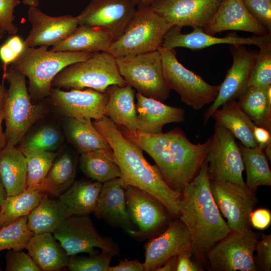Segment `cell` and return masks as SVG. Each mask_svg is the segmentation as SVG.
<instances>
[{
  "label": "cell",
  "mask_w": 271,
  "mask_h": 271,
  "mask_svg": "<svg viewBox=\"0 0 271 271\" xmlns=\"http://www.w3.org/2000/svg\"><path fill=\"white\" fill-rule=\"evenodd\" d=\"M2 269L0 268V271L2 270Z\"/></svg>",
  "instance_id": "obj_60"
},
{
  "label": "cell",
  "mask_w": 271,
  "mask_h": 271,
  "mask_svg": "<svg viewBox=\"0 0 271 271\" xmlns=\"http://www.w3.org/2000/svg\"><path fill=\"white\" fill-rule=\"evenodd\" d=\"M109 271H145V268L138 259L123 260L115 266H110Z\"/></svg>",
  "instance_id": "obj_50"
},
{
  "label": "cell",
  "mask_w": 271,
  "mask_h": 271,
  "mask_svg": "<svg viewBox=\"0 0 271 271\" xmlns=\"http://www.w3.org/2000/svg\"><path fill=\"white\" fill-rule=\"evenodd\" d=\"M144 248L145 271H156L171 257L191 249L190 234L182 221L175 217L163 232L149 239Z\"/></svg>",
  "instance_id": "obj_20"
},
{
  "label": "cell",
  "mask_w": 271,
  "mask_h": 271,
  "mask_svg": "<svg viewBox=\"0 0 271 271\" xmlns=\"http://www.w3.org/2000/svg\"><path fill=\"white\" fill-rule=\"evenodd\" d=\"M69 217L65 206L59 198L52 199L42 193L38 204L28 215L27 224L35 234L53 233Z\"/></svg>",
  "instance_id": "obj_32"
},
{
  "label": "cell",
  "mask_w": 271,
  "mask_h": 271,
  "mask_svg": "<svg viewBox=\"0 0 271 271\" xmlns=\"http://www.w3.org/2000/svg\"><path fill=\"white\" fill-rule=\"evenodd\" d=\"M64 140L61 132L52 125H44L24 137L19 148L33 150L54 151Z\"/></svg>",
  "instance_id": "obj_40"
},
{
  "label": "cell",
  "mask_w": 271,
  "mask_h": 271,
  "mask_svg": "<svg viewBox=\"0 0 271 271\" xmlns=\"http://www.w3.org/2000/svg\"><path fill=\"white\" fill-rule=\"evenodd\" d=\"M23 3L29 7H38L39 5L38 0H23Z\"/></svg>",
  "instance_id": "obj_58"
},
{
  "label": "cell",
  "mask_w": 271,
  "mask_h": 271,
  "mask_svg": "<svg viewBox=\"0 0 271 271\" xmlns=\"http://www.w3.org/2000/svg\"><path fill=\"white\" fill-rule=\"evenodd\" d=\"M126 84L119 72L115 58L106 52L94 53L86 60L67 66L52 82L54 88H90L102 92L110 85Z\"/></svg>",
  "instance_id": "obj_6"
},
{
  "label": "cell",
  "mask_w": 271,
  "mask_h": 271,
  "mask_svg": "<svg viewBox=\"0 0 271 271\" xmlns=\"http://www.w3.org/2000/svg\"><path fill=\"white\" fill-rule=\"evenodd\" d=\"M246 175V185L256 192L260 186H271V171L263 148L257 146L247 147L238 144Z\"/></svg>",
  "instance_id": "obj_36"
},
{
  "label": "cell",
  "mask_w": 271,
  "mask_h": 271,
  "mask_svg": "<svg viewBox=\"0 0 271 271\" xmlns=\"http://www.w3.org/2000/svg\"><path fill=\"white\" fill-rule=\"evenodd\" d=\"M125 201L128 215L136 228L131 236L137 239L158 236L174 218L157 198L136 187L127 185Z\"/></svg>",
  "instance_id": "obj_10"
},
{
  "label": "cell",
  "mask_w": 271,
  "mask_h": 271,
  "mask_svg": "<svg viewBox=\"0 0 271 271\" xmlns=\"http://www.w3.org/2000/svg\"><path fill=\"white\" fill-rule=\"evenodd\" d=\"M95 127L109 144L121 177L127 185L146 191L161 201L172 215L178 217L177 201L181 192L172 189L165 181L156 165L145 159L143 150L126 138L108 117L93 122Z\"/></svg>",
  "instance_id": "obj_3"
},
{
  "label": "cell",
  "mask_w": 271,
  "mask_h": 271,
  "mask_svg": "<svg viewBox=\"0 0 271 271\" xmlns=\"http://www.w3.org/2000/svg\"><path fill=\"white\" fill-rule=\"evenodd\" d=\"M91 119L65 117L63 130L68 141L80 154L97 150L112 151L106 140L96 129Z\"/></svg>",
  "instance_id": "obj_30"
},
{
  "label": "cell",
  "mask_w": 271,
  "mask_h": 271,
  "mask_svg": "<svg viewBox=\"0 0 271 271\" xmlns=\"http://www.w3.org/2000/svg\"><path fill=\"white\" fill-rule=\"evenodd\" d=\"M6 33L0 26V39H2Z\"/></svg>",
  "instance_id": "obj_59"
},
{
  "label": "cell",
  "mask_w": 271,
  "mask_h": 271,
  "mask_svg": "<svg viewBox=\"0 0 271 271\" xmlns=\"http://www.w3.org/2000/svg\"><path fill=\"white\" fill-rule=\"evenodd\" d=\"M115 59L121 76L138 93L162 102L169 98L171 90L164 77L159 50Z\"/></svg>",
  "instance_id": "obj_8"
},
{
  "label": "cell",
  "mask_w": 271,
  "mask_h": 271,
  "mask_svg": "<svg viewBox=\"0 0 271 271\" xmlns=\"http://www.w3.org/2000/svg\"><path fill=\"white\" fill-rule=\"evenodd\" d=\"M0 209H1V205H0Z\"/></svg>",
  "instance_id": "obj_61"
},
{
  "label": "cell",
  "mask_w": 271,
  "mask_h": 271,
  "mask_svg": "<svg viewBox=\"0 0 271 271\" xmlns=\"http://www.w3.org/2000/svg\"><path fill=\"white\" fill-rule=\"evenodd\" d=\"M28 19L32 29L24 41L25 46H53L63 41L79 26L77 17L49 16L38 7H30Z\"/></svg>",
  "instance_id": "obj_19"
},
{
  "label": "cell",
  "mask_w": 271,
  "mask_h": 271,
  "mask_svg": "<svg viewBox=\"0 0 271 271\" xmlns=\"http://www.w3.org/2000/svg\"><path fill=\"white\" fill-rule=\"evenodd\" d=\"M113 256L103 251L89 257L74 255L69 256L67 267L71 271H109Z\"/></svg>",
  "instance_id": "obj_42"
},
{
  "label": "cell",
  "mask_w": 271,
  "mask_h": 271,
  "mask_svg": "<svg viewBox=\"0 0 271 271\" xmlns=\"http://www.w3.org/2000/svg\"><path fill=\"white\" fill-rule=\"evenodd\" d=\"M113 42L110 35L98 28L79 25L63 41L52 46L53 51L95 53L106 52Z\"/></svg>",
  "instance_id": "obj_27"
},
{
  "label": "cell",
  "mask_w": 271,
  "mask_h": 271,
  "mask_svg": "<svg viewBox=\"0 0 271 271\" xmlns=\"http://www.w3.org/2000/svg\"><path fill=\"white\" fill-rule=\"evenodd\" d=\"M177 261V255L172 256L159 267L156 271H176Z\"/></svg>",
  "instance_id": "obj_52"
},
{
  "label": "cell",
  "mask_w": 271,
  "mask_h": 271,
  "mask_svg": "<svg viewBox=\"0 0 271 271\" xmlns=\"http://www.w3.org/2000/svg\"><path fill=\"white\" fill-rule=\"evenodd\" d=\"M237 102L256 125L271 131V85L249 87Z\"/></svg>",
  "instance_id": "obj_35"
},
{
  "label": "cell",
  "mask_w": 271,
  "mask_h": 271,
  "mask_svg": "<svg viewBox=\"0 0 271 271\" xmlns=\"http://www.w3.org/2000/svg\"><path fill=\"white\" fill-rule=\"evenodd\" d=\"M137 10L136 0H91L77 16L79 25L96 27L119 38Z\"/></svg>",
  "instance_id": "obj_15"
},
{
  "label": "cell",
  "mask_w": 271,
  "mask_h": 271,
  "mask_svg": "<svg viewBox=\"0 0 271 271\" xmlns=\"http://www.w3.org/2000/svg\"><path fill=\"white\" fill-rule=\"evenodd\" d=\"M108 100L104 115L114 123L129 130L138 129V117L134 103L135 92L128 84L111 85L105 90Z\"/></svg>",
  "instance_id": "obj_25"
},
{
  "label": "cell",
  "mask_w": 271,
  "mask_h": 271,
  "mask_svg": "<svg viewBox=\"0 0 271 271\" xmlns=\"http://www.w3.org/2000/svg\"><path fill=\"white\" fill-rule=\"evenodd\" d=\"M253 17L271 33V0H242Z\"/></svg>",
  "instance_id": "obj_45"
},
{
  "label": "cell",
  "mask_w": 271,
  "mask_h": 271,
  "mask_svg": "<svg viewBox=\"0 0 271 271\" xmlns=\"http://www.w3.org/2000/svg\"><path fill=\"white\" fill-rule=\"evenodd\" d=\"M26 158L16 146L0 151V179L7 196L18 194L27 188Z\"/></svg>",
  "instance_id": "obj_28"
},
{
  "label": "cell",
  "mask_w": 271,
  "mask_h": 271,
  "mask_svg": "<svg viewBox=\"0 0 271 271\" xmlns=\"http://www.w3.org/2000/svg\"><path fill=\"white\" fill-rule=\"evenodd\" d=\"M253 133L258 146L263 149L271 143V131L266 129L255 125L254 127Z\"/></svg>",
  "instance_id": "obj_51"
},
{
  "label": "cell",
  "mask_w": 271,
  "mask_h": 271,
  "mask_svg": "<svg viewBox=\"0 0 271 271\" xmlns=\"http://www.w3.org/2000/svg\"><path fill=\"white\" fill-rule=\"evenodd\" d=\"M6 271H41L29 253L10 249L6 255Z\"/></svg>",
  "instance_id": "obj_43"
},
{
  "label": "cell",
  "mask_w": 271,
  "mask_h": 271,
  "mask_svg": "<svg viewBox=\"0 0 271 271\" xmlns=\"http://www.w3.org/2000/svg\"><path fill=\"white\" fill-rule=\"evenodd\" d=\"M177 204L178 217L190 234L192 256L199 263H206L210 248L231 231L212 195L206 161L181 192Z\"/></svg>",
  "instance_id": "obj_2"
},
{
  "label": "cell",
  "mask_w": 271,
  "mask_h": 271,
  "mask_svg": "<svg viewBox=\"0 0 271 271\" xmlns=\"http://www.w3.org/2000/svg\"><path fill=\"white\" fill-rule=\"evenodd\" d=\"M77 165L76 158L70 153L57 156L37 191L59 197L75 181Z\"/></svg>",
  "instance_id": "obj_33"
},
{
  "label": "cell",
  "mask_w": 271,
  "mask_h": 271,
  "mask_svg": "<svg viewBox=\"0 0 271 271\" xmlns=\"http://www.w3.org/2000/svg\"><path fill=\"white\" fill-rule=\"evenodd\" d=\"M20 4L19 0H0V26L9 34L14 35L19 29L14 24L16 7Z\"/></svg>",
  "instance_id": "obj_47"
},
{
  "label": "cell",
  "mask_w": 271,
  "mask_h": 271,
  "mask_svg": "<svg viewBox=\"0 0 271 271\" xmlns=\"http://www.w3.org/2000/svg\"><path fill=\"white\" fill-rule=\"evenodd\" d=\"M57 110L65 117L98 120L104 116L108 95L105 92L86 88L64 91L52 87L49 96Z\"/></svg>",
  "instance_id": "obj_18"
},
{
  "label": "cell",
  "mask_w": 271,
  "mask_h": 271,
  "mask_svg": "<svg viewBox=\"0 0 271 271\" xmlns=\"http://www.w3.org/2000/svg\"><path fill=\"white\" fill-rule=\"evenodd\" d=\"M127 185L121 177L102 183L93 214L108 224L121 228L131 236L136 228L126 210Z\"/></svg>",
  "instance_id": "obj_22"
},
{
  "label": "cell",
  "mask_w": 271,
  "mask_h": 271,
  "mask_svg": "<svg viewBox=\"0 0 271 271\" xmlns=\"http://www.w3.org/2000/svg\"><path fill=\"white\" fill-rule=\"evenodd\" d=\"M7 90L0 84V106H4Z\"/></svg>",
  "instance_id": "obj_55"
},
{
  "label": "cell",
  "mask_w": 271,
  "mask_h": 271,
  "mask_svg": "<svg viewBox=\"0 0 271 271\" xmlns=\"http://www.w3.org/2000/svg\"><path fill=\"white\" fill-rule=\"evenodd\" d=\"M94 53L53 51L48 47L25 46L22 53L11 64L23 74L29 81L28 91L32 99L49 97L52 82L64 68L86 60Z\"/></svg>",
  "instance_id": "obj_4"
},
{
  "label": "cell",
  "mask_w": 271,
  "mask_h": 271,
  "mask_svg": "<svg viewBox=\"0 0 271 271\" xmlns=\"http://www.w3.org/2000/svg\"><path fill=\"white\" fill-rule=\"evenodd\" d=\"M164 79L170 89L181 100L195 110L212 103L217 97L219 85H212L184 66L177 59L175 49L160 47Z\"/></svg>",
  "instance_id": "obj_9"
},
{
  "label": "cell",
  "mask_w": 271,
  "mask_h": 271,
  "mask_svg": "<svg viewBox=\"0 0 271 271\" xmlns=\"http://www.w3.org/2000/svg\"><path fill=\"white\" fill-rule=\"evenodd\" d=\"M210 190L220 212L231 231L250 228L249 216L258 202L256 192L246 184L210 180Z\"/></svg>",
  "instance_id": "obj_14"
},
{
  "label": "cell",
  "mask_w": 271,
  "mask_h": 271,
  "mask_svg": "<svg viewBox=\"0 0 271 271\" xmlns=\"http://www.w3.org/2000/svg\"><path fill=\"white\" fill-rule=\"evenodd\" d=\"M259 48L250 71L249 87L271 85V43Z\"/></svg>",
  "instance_id": "obj_41"
},
{
  "label": "cell",
  "mask_w": 271,
  "mask_h": 271,
  "mask_svg": "<svg viewBox=\"0 0 271 271\" xmlns=\"http://www.w3.org/2000/svg\"><path fill=\"white\" fill-rule=\"evenodd\" d=\"M102 185L91 179L76 181L58 198L70 216H89L95 208Z\"/></svg>",
  "instance_id": "obj_31"
},
{
  "label": "cell",
  "mask_w": 271,
  "mask_h": 271,
  "mask_svg": "<svg viewBox=\"0 0 271 271\" xmlns=\"http://www.w3.org/2000/svg\"><path fill=\"white\" fill-rule=\"evenodd\" d=\"M25 48L24 41L14 35L0 46V60L3 65V75L7 66L11 64L22 53Z\"/></svg>",
  "instance_id": "obj_46"
},
{
  "label": "cell",
  "mask_w": 271,
  "mask_h": 271,
  "mask_svg": "<svg viewBox=\"0 0 271 271\" xmlns=\"http://www.w3.org/2000/svg\"><path fill=\"white\" fill-rule=\"evenodd\" d=\"M116 126L123 136L153 158L166 183L180 192L199 173L212 140L211 136L202 144L192 143L179 127L153 134Z\"/></svg>",
  "instance_id": "obj_1"
},
{
  "label": "cell",
  "mask_w": 271,
  "mask_h": 271,
  "mask_svg": "<svg viewBox=\"0 0 271 271\" xmlns=\"http://www.w3.org/2000/svg\"><path fill=\"white\" fill-rule=\"evenodd\" d=\"M139 131L148 133L162 132L163 127L172 122L184 121L185 109L166 105L159 100L136 94Z\"/></svg>",
  "instance_id": "obj_24"
},
{
  "label": "cell",
  "mask_w": 271,
  "mask_h": 271,
  "mask_svg": "<svg viewBox=\"0 0 271 271\" xmlns=\"http://www.w3.org/2000/svg\"><path fill=\"white\" fill-rule=\"evenodd\" d=\"M249 223L250 225L256 229H266L271 224L270 211L264 208L253 210L249 216Z\"/></svg>",
  "instance_id": "obj_48"
},
{
  "label": "cell",
  "mask_w": 271,
  "mask_h": 271,
  "mask_svg": "<svg viewBox=\"0 0 271 271\" xmlns=\"http://www.w3.org/2000/svg\"><path fill=\"white\" fill-rule=\"evenodd\" d=\"M80 167L87 177L101 183L121 177L112 151L97 150L81 154Z\"/></svg>",
  "instance_id": "obj_34"
},
{
  "label": "cell",
  "mask_w": 271,
  "mask_h": 271,
  "mask_svg": "<svg viewBox=\"0 0 271 271\" xmlns=\"http://www.w3.org/2000/svg\"><path fill=\"white\" fill-rule=\"evenodd\" d=\"M254 261L257 270H271V234H260L254 248Z\"/></svg>",
  "instance_id": "obj_44"
},
{
  "label": "cell",
  "mask_w": 271,
  "mask_h": 271,
  "mask_svg": "<svg viewBox=\"0 0 271 271\" xmlns=\"http://www.w3.org/2000/svg\"><path fill=\"white\" fill-rule=\"evenodd\" d=\"M172 26L150 7L137 9L123 33L106 52L117 58L158 50Z\"/></svg>",
  "instance_id": "obj_7"
},
{
  "label": "cell",
  "mask_w": 271,
  "mask_h": 271,
  "mask_svg": "<svg viewBox=\"0 0 271 271\" xmlns=\"http://www.w3.org/2000/svg\"><path fill=\"white\" fill-rule=\"evenodd\" d=\"M19 148L24 155L27 162L26 189L38 190L56 158L57 154L54 151Z\"/></svg>",
  "instance_id": "obj_38"
},
{
  "label": "cell",
  "mask_w": 271,
  "mask_h": 271,
  "mask_svg": "<svg viewBox=\"0 0 271 271\" xmlns=\"http://www.w3.org/2000/svg\"><path fill=\"white\" fill-rule=\"evenodd\" d=\"M41 196L42 193L38 191L29 189L17 195L7 196L0 205V228L28 216L38 204Z\"/></svg>",
  "instance_id": "obj_37"
},
{
  "label": "cell",
  "mask_w": 271,
  "mask_h": 271,
  "mask_svg": "<svg viewBox=\"0 0 271 271\" xmlns=\"http://www.w3.org/2000/svg\"><path fill=\"white\" fill-rule=\"evenodd\" d=\"M154 1L155 0H136L137 9L149 7Z\"/></svg>",
  "instance_id": "obj_54"
},
{
  "label": "cell",
  "mask_w": 271,
  "mask_h": 271,
  "mask_svg": "<svg viewBox=\"0 0 271 271\" xmlns=\"http://www.w3.org/2000/svg\"><path fill=\"white\" fill-rule=\"evenodd\" d=\"M52 233L69 256L83 252L96 255L98 253L96 247L113 256L119 254L117 243L111 238L101 235L89 215L69 217Z\"/></svg>",
  "instance_id": "obj_11"
},
{
  "label": "cell",
  "mask_w": 271,
  "mask_h": 271,
  "mask_svg": "<svg viewBox=\"0 0 271 271\" xmlns=\"http://www.w3.org/2000/svg\"><path fill=\"white\" fill-rule=\"evenodd\" d=\"M205 161L211 181L245 184L242 177V156L234 135L216 121L214 132Z\"/></svg>",
  "instance_id": "obj_13"
},
{
  "label": "cell",
  "mask_w": 271,
  "mask_h": 271,
  "mask_svg": "<svg viewBox=\"0 0 271 271\" xmlns=\"http://www.w3.org/2000/svg\"><path fill=\"white\" fill-rule=\"evenodd\" d=\"M25 76L12 66L3 75L9 83L4 102L7 146H16L32 126L46 114L42 104H33Z\"/></svg>",
  "instance_id": "obj_5"
},
{
  "label": "cell",
  "mask_w": 271,
  "mask_h": 271,
  "mask_svg": "<svg viewBox=\"0 0 271 271\" xmlns=\"http://www.w3.org/2000/svg\"><path fill=\"white\" fill-rule=\"evenodd\" d=\"M202 29L212 35L228 30L247 32L258 36L271 34L249 12L242 0H221L215 13Z\"/></svg>",
  "instance_id": "obj_23"
},
{
  "label": "cell",
  "mask_w": 271,
  "mask_h": 271,
  "mask_svg": "<svg viewBox=\"0 0 271 271\" xmlns=\"http://www.w3.org/2000/svg\"><path fill=\"white\" fill-rule=\"evenodd\" d=\"M221 0H155L150 7L172 26L204 28Z\"/></svg>",
  "instance_id": "obj_17"
},
{
  "label": "cell",
  "mask_w": 271,
  "mask_h": 271,
  "mask_svg": "<svg viewBox=\"0 0 271 271\" xmlns=\"http://www.w3.org/2000/svg\"><path fill=\"white\" fill-rule=\"evenodd\" d=\"M211 117L228 129L242 145L251 148L258 146L253 133L255 124L237 100L225 103L212 113Z\"/></svg>",
  "instance_id": "obj_29"
},
{
  "label": "cell",
  "mask_w": 271,
  "mask_h": 271,
  "mask_svg": "<svg viewBox=\"0 0 271 271\" xmlns=\"http://www.w3.org/2000/svg\"><path fill=\"white\" fill-rule=\"evenodd\" d=\"M191 249L186 250L177 255L176 271H202L200 263L192 259Z\"/></svg>",
  "instance_id": "obj_49"
},
{
  "label": "cell",
  "mask_w": 271,
  "mask_h": 271,
  "mask_svg": "<svg viewBox=\"0 0 271 271\" xmlns=\"http://www.w3.org/2000/svg\"><path fill=\"white\" fill-rule=\"evenodd\" d=\"M5 118L4 106H0V151L7 146L5 132L3 131L2 123Z\"/></svg>",
  "instance_id": "obj_53"
},
{
  "label": "cell",
  "mask_w": 271,
  "mask_h": 271,
  "mask_svg": "<svg viewBox=\"0 0 271 271\" xmlns=\"http://www.w3.org/2000/svg\"><path fill=\"white\" fill-rule=\"evenodd\" d=\"M260 234L250 228L231 231L213 246L207 254L212 271H256L254 248Z\"/></svg>",
  "instance_id": "obj_12"
},
{
  "label": "cell",
  "mask_w": 271,
  "mask_h": 271,
  "mask_svg": "<svg viewBox=\"0 0 271 271\" xmlns=\"http://www.w3.org/2000/svg\"><path fill=\"white\" fill-rule=\"evenodd\" d=\"M232 63L222 83L219 85L218 94L204 113L203 125L212 113L225 103L237 100L247 91L250 71L257 52L248 50L244 45H230Z\"/></svg>",
  "instance_id": "obj_16"
},
{
  "label": "cell",
  "mask_w": 271,
  "mask_h": 271,
  "mask_svg": "<svg viewBox=\"0 0 271 271\" xmlns=\"http://www.w3.org/2000/svg\"><path fill=\"white\" fill-rule=\"evenodd\" d=\"M25 248L42 270L59 271L68 264L69 256L52 233L34 234Z\"/></svg>",
  "instance_id": "obj_26"
},
{
  "label": "cell",
  "mask_w": 271,
  "mask_h": 271,
  "mask_svg": "<svg viewBox=\"0 0 271 271\" xmlns=\"http://www.w3.org/2000/svg\"><path fill=\"white\" fill-rule=\"evenodd\" d=\"M181 28L178 26H172L167 33L162 47L167 49L184 47L197 50L222 44L230 45H254L260 48L271 43L270 34L244 37L231 33L224 37H217L206 33L202 28H194L192 32L187 34L182 33Z\"/></svg>",
  "instance_id": "obj_21"
},
{
  "label": "cell",
  "mask_w": 271,
  "mask_h": 271,
  "mask_svg": "<svg viewBox=\"0 0 271 271\" xmlns=\"http://www.w3.org/2000/svg\"><path fill=\"white\" fill-rule=\"evenodd\" d=\"M28 216L21 217L0 228V251L5 249L22 250L26 248L35 234L29 228Z\"/></svg>",
  "instance_id": "obj_39"
},
{
  "label": "cell",
  "mask_w": 271,
  "mask_h": 271,
  "mask_svg": "<svg viewBox=\"0 0 271 271\" xmlns=\"http://www.w3.org/2000/svg\"><path fill=\"white\" fill-rule=\"evenodd\" d=\"M7 193L0 179V205L7 197Z\"/></svg>",
  "instance_id": "obj_56"
},
{
  "label": "cell",
  "mask_w": 271,
  "mask_h": 271,
  "mask_svg": "<svg viewBox=\"0 0 271 271\" xmlns=\"http://www.w3.org/2000/svg\"><path fill=\"white\" fill-rule=\"evenodd\" d=\"M263 151L268 160L271 161V143L267 145L264 149Z\"/></svg>",
  "instance_id": "obj_57"
}]
</instances>
